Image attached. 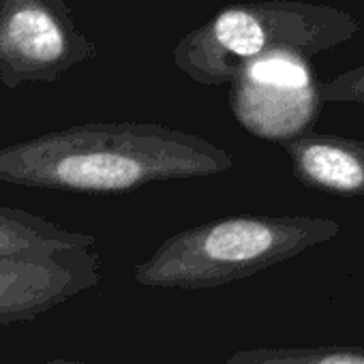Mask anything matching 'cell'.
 <instances>
[{
    "instance_id": "obj_1",
    "label": "cell",
    "mask_w": 364,
    "mask_h": 364,
    "mask_svg": "<svg viewBox=\"0 0 364 364\" xmlns=\"http://www.w3.org/2000/svg\"><path fill=\"white\" fill-rule=\"evenodd\" d=\"M232 167L217 144L156 122H86L0 148V182L71 193H131Z\"/></svg>"
},
{
    "instance_id": "obj_2",
    "label": "cell",
    "mask_w": 364,
    "mask_h": 364,
    "mask_svg": "<svg viewBox=\"0 0 364 364\" xmlns=\"http://www.w3.org/2000/svg\"><path fill=\"white\" fill-rule=\"evenodd\" d=\"M338 232L341 225L323 217H225L167 238L137 264L133 279L154 289H213L283 264Z\"/></svg>"
},
{
    "instance_id": "obj_3",
    "label": "cell",
    "mask_w": 364,
    "mask_h": 364,
    "mask_svg": "<svg viewBox=\"0 0 364 364\" xmlns=\"http://www.w3.org/2000/svg\"><path fill=\"white\" fill-rule=\"evenodd\" d=\"M358 31L353 16L328 5L236 3L182 37L173 48V65L198 84L223 86L266 56L294 54L309 60L349 41Z\"/></svg>"
},
{
    "instance_id": "obj_4",
    "label": "cell",
    "mask_w": 364,
    "mask_h": 364,
    "mask_svg": "<svg viewBox=\"0 0 364 364\" xmlns=\"http://www.w3.org/2000/svg\"><path fill=\"white\" fill-rule=\"evenodd\" d=\"M97 54L67 0H0V82L7 88L52 84Z\"/></svg>"
},
{
    "instance_id": "obj_5",
    "label": "cell",
    "mask_w": 364,
    "mask_h": 364,
    "mask_svg": "<svg viewBox=\"0 0 364 364\" xmlns=\"http://www.w3.org/2000/svg\"><path fill=\"white\" fill-rule=\"evenodd\" d=\"M319 105L306 60L294 54L266 56L232 82V109L238 120L279 144L309 131Z\"/></svg>"
},
{
    "instance_id": "obj_6",
    "label": "cell",
    "mask_w": 364,
    "mask_h": 364,
    "mask_svg": "<svg viewBox=\"0 0 364 364\" xmlns=\"http://www.w3.org/2000/svg\"><path fill=\"white\" fill-rule=\"evenodd\" d=\"M101 281L95 249L48 257H0V326L35 319Z\"/></svg>"
},
{
    "instance_id": "obj_7",
    "label": "cell",
    "mask_w": 364,
    "mask_h": 364,
    "mask_svg": "<svg viewBox=\"0 0 364 364\" xmlns=\"http://www.w3.org/2000/svg\"><path fill=\"white\" fill-rule=\"evenodd\" d=\"M304 187L336 198H364V141L304 131L281 141Z\"/></svg>"
},
{
    "instance_id": "obj_8",
    "label": "cell",
    "mask_w": 364,
    "mask_h": 364,
    "mask_svg": "<svg viewBox=\"0 0 364 364\" xmlns=\"http://www.w3.org/2000/svg\"><path fill=\"white\" fill-rule=\"evenodd\" d=\"M97 238L65 230L22 208L0 206V257H48L63 251L95 249Z\"/></svg>"
},
{
    "instance_id": "obj_9",
    "label": "cell",
    "mask_w": 364,
    "mask_h": 364,
    "mask_svg": "<svg viewBox=\"0 0 364 364\" xmlns=\"http://www.w3.org/2000/svg\"><path fill=\"white\" fill-rule=\"evenodd\" d=\"M225 364H364V347H251L232 353Z\"/></svg>"
},
{
    "instance_id": "obj_10",
    "label": "cell",
    "mask_w": 364,
    "mask_h": 364,
    "mask_svg": "<svg viewBox=\"0 0 364 364\" xmlns=\"http://www.w3.org/2000/svg\"><path fill=\"white\" fill-rule=\"evenodd\" d=\"M321 103H355L364 105V65L349 69L317 86Z\"/></svg>"
},
{
    "instance_id": "obj_11",
    "label": "cell",
    "mask_w": 364,
    "mask_h": 364,
    "mask_svg": "<svg viewBox=\"0 0 364 364\" xmlns=\"http://www.w3.org/2000/svg\"><path fill=\"white\" fill-rule=\"evenodd\" d=\"M37 364H97V362H80V360H63V358H52V360H43Z\"/></svg>"
}]
</instances>
